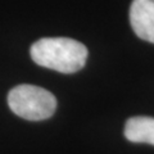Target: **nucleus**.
<instances>
[{
    "instance_id": "nucleus-1",
    "label": "nucleus",
    "mask_w": 154,
    "mask_h": 154,
    "mask_svg": "<svg viewBox=\"0 0 154 154\" xmlns=\"http://www.w3.org/2000/svg\"><path fill=\"white\" fill-rule=\"evenodd\" d=\"M36 64L60 73H75L88 60V48L69 37H44L33 42L30 50Z\"/></svg>"
},
{
    "instance_id": "nucleus-2",
    "label": "nucleus",
    "mask_w": 154,
    "mask_h": 154,
    "mask_svg": "<svg viewBox=\"0 0 154 154\" xmlns=\"http://www.w3.org/2000/svg\"><path fill=\"white\" fill-rule=\"evenodd\" d=\"M8 105L14 114L27 121H42L54 114L57 99L40 86L23 84L9 91Z\"/></svg>"
},
{
    "instance_id": "nucleus-3",
    "label": "nucleus",
    "mask_w": 154,
    "mask_h": 154,
    "mask_svg": "<svg viewBox=\"0 0 154 154\" xmlns=\"http://www.w3.org/2000/svg\"><path fill=\"white\" fill-rule=\"evenodd\" d=\"M130 23L137 37L154 44V0H134L130 7Z\"/></svg>"
},
{
    "instance_id": "nucleus-4",
    "label": "nucleus",
    "mask_w": 154,
    "mask_h": 154,
    "mask_svg": "<svg viewBox=\"0 0 154 154\" xmlns=\"http://www.w3.org/2000/svg\"><path fill=\"white\" fill-rule=\"evenodd\" d=\"M125 136L131 143H145L154 145V117L136 116L127 119Z\"/></svg>"
}]
</instances>
